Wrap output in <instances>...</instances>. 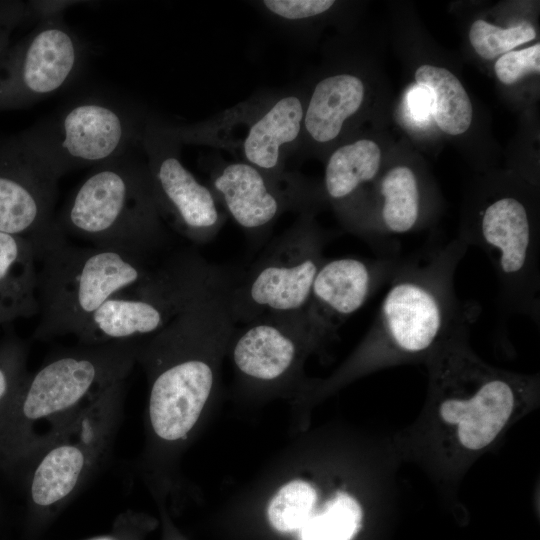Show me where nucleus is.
Wrapping results in <instances>:
<instances>
[{"instance_id": "obj_18", "label": "nucleus", "mask_w": 540, "mask_h": 540, "mask_svg": "<svg viewBox=\"0 0 540 540\" xmlns=\"http://www.w3.org/2000/svg\"><path fill=\"white\" fill-rule=\"evenodd\" d=\"M398 262L391 256L324 260L303 311L313 351L333 340L339 328L389 282Z\"/></svg>"}, {"instance_id": "obj_3", "label": "nucleus", "mask_w": 540, "mask_h": 540, "mask_svg": "<svg viewBox=\"0 0 540 540\" xmlns=\"http://www.w3.org/2000/svg\"><path fill=\"white\" fill-rule=\"evenodd\" d=\"M234 275L226 269L162 330L140 339L137 362L149 382V433L161 448L190 436L213 395L236 326L230 308Z\"/></svg>"}, {"instance_id": "obj_20", "label": "nucleus", "mask_w": 540, "mask_h": 540, "mask_svg": "<svg viewBox=\"0 0 540 540\" xmlns=\"http://www.w3.org/2000/svg\"><path fill=\"white\" fill-rule=\"evenodd\" d=\"M380 165L378 144L366 138L337 147L327 159L324 191L351 232L361 204L362 189L376 178Z\"/></svg>"}, {"instance_id": "obj_25", "label": "nucleus", "mask_w": 540, "mask_h": 540, "mask_svg": "<svg viewBox=\"0 0 540 540\" xmlns=\"http://www.w3.org/2000/svg\"><path fill=\"white\" fill-rule=\"evenodd\" d=\"M28 348L15 334L0 341V438L15 400L26 381Z\"/></svg>"}, {"instance_id": "obj_21", "label": "nucleus", "mask_w": 540, "mask_h": 540, "mask_svg": "<svg viewBox=\"0 0 540 540\" xmlns=\"http://www.w3.org/2000/svg\"><path fill=\"white\" fill-rule=\"evenodd\" d=\"M36 261L30 241L0 232V324L39 313Z\"/></svg>"}, {"instance_id": "obj_30", "label": "nucleus", "mask_w": 540, "mask_h": 540, "mask_svg": "<svg viewBox=\"0 0 540 540\" xmlns=\"http://www.w3.org/2000/svg\"><path fill=\"white\" fill-rule=\"evenodd\" d=\"M28 8L30 18L37 17L39 20L60 16V13L78 1H29Z\"/></svg>"}, {"instance_id": "obj_17", "label": "nucleus", "mask_w": 540, "mask_h": 540, "mask_svg": "<svg viewBox=\"0 0 540 540\" xmlns=\"http://www.w3.org/2000/svg\"><path fill=\"white\" fill-rule=\"evenodd\" d=\"M227 352L237 373L250 384H288L313 352L304 313L269 314L236 324Z\"/></svg>"}, {"instance_id": "obj_31", "label": "nucleus", "mask_w": 540, "mask_h": 540, "mask_svg": "<svg viewBox=\"0 0 540 540\" xmlns=\"http://www.w3.org/2000/svg\"><path fill=\"white\" fill-rule=\"evenodd\" d=\"M428 94L422 89H416L411 93V111L417 118H423L426 116V111L428 108Z\"/></svg>"}, {"instance_id": "obj_27", "label": "nucleus", "mask_w": 540, "mask_h": 540, "mask_svg": "<svg viewBox=\"0 0 540 540\" xmlns=\"http://www.w3.org/2000/svg\"><path fill=\"white\" fill-rule=\"evenodd\" d=\"M540 71V44L503 54L495 63L497 78L511 85L529 73Z\"/></svg>"}, {"instance_id": "obj_28", "label": "nucleus", "mask_w": 540, "mask_h": 540, "mask_svg": "<svg viewBox=\"0 0 540 540\" xmlns=\"http://www.w3.org/2000/svg\"><path fill=\"white\" fill-rule=\"evenodd\" d=\"M154 527L152 518L134 510L119 513L109 531L83 540H144Z\"/></svg>"}, {"instance_id": "obj_7", "label": "nucleus", "mask_w": 540, "mask_h": 540, "mask_svg": "<svg viewBox=\"0 0 540 540\" xmlns=\"http://www.w3.org/2000/svg\"><path fill=\"white\" fill-rule=\"evenodd\" d=\"M37 340L76 335L110 297L133 289L157 273L161 262L104 249L64 243L41 261Z\"/></svg>"}, {"instance_id": "obj_22", "label": "nucleus", "mask_w": 540, "mask_h": 540, "mask_svg": "<svg viewBox=\"0 0 540 540\" xmlns=\"http://www.w3.org/2000/svg\"><path fill=\"white\" fill-rule=\"evenodd\" d=\"M380 202L359 236L404 234L418 228L423 220V195L415 172L405 165L391 168L377 187Z\"/></svg>"}, {"instance_id": "obj_24", "label": "nucleus", "mask_w": 540, "mask_h": 540, "mask_svg": "<svg viewBox=\"0 0 540 540\" xmlns=\"http://www.w3.org/2000/svg\"><path fill=\"white\" fill-rule=\"evenodd\" d=\"M318 499L319 485L303 479L289 481L271 498L268 520L278 532H297L313 513Z\"/></svg>"}, {"instance_id": "obj_11", "label": "nucleus", "mask_w": 540, "mask_h": 540, "mask_svg": "<svg viewBox=\"0 0 540 540\" xmlns=\"http://www.w3.org/2000/svg\"><path fill=\"white\" fill-rule=\"evenodd\" d=\"M328 236L304 212L274 238L247 271L235 273L230 308L236 324L269 314L304 311Z\"/></svg>"}, {"instance_id": "obj_19", "label": "nucleus", "mask_w": 540, "mask_h": 540, "mask_svg": "<svg viewBox=\"0 0 540 540\" xmlns=\"http://www.w3.org/2000/svg\"><path fill=\"white\" fill-rule=\"evenodd\" d=\"M365 85L352 73H335L321 78L306 95L301 153L338 139L346 123L361 109Z\"/></svg>"}, {"instance_id": "obj_5", "label": "nucleus", "mask_w": 540, "mask_h": 540, "mask_svg": "<svg viewBox=\"0 0 540 540\" xmlns=\"http://www.w3.org/2000/svg\"><path fill=\"white\" fill-rule=\"evenodd\" d=\"M140 148L94 167L82 181L56 216L66 237L150 260L166 247L169 233Z\"/></svg>"}, {"instance_id": "obj_13", "label": "nucleus", "mask_w": 540, "mask_h": 540, "mask_svg": "<svg viewBox=\"0 0 540 540\" xmlns=\"http://www.w3.org/2000/svg\"><path fill=\"white\" fill-rule=\"evenodd\" d=\"M181 146L166 123L148 118L141 147L160 215L166 226L193 245H205L228 216L211 187L184 165Z\"/></svg>"}, {"instance_id": "obj_6", "label": "nucleus", "mask_w": 540, "mask_h": 540, "mask_svg": "<svg viewBox=\"0 0 540 540\" xmlns=\"http://www.w3.org/2000/svg\"><path fill=\"white\" fill-rule=\"evenodd\" d=\"M125 381L53 430L17 469L34 533L48 529L108 457L122 420Z\"/></svg>"}, {"instance_id": "obj_29", "label": "nucleus", "mask_w": 540, "mask_h": 540, "mask_svg": "<svg viewBox=\"0 0 540 540\" xmlns=\"http://www.w3.org/2000/svg\"><path fill=\"white\" fill-rule=\"evenodd\" d=\"M30 19L28 3L18 0H0V60L12 45L15 31Z\"/></svg>"}, {"instance_id": "obj_2", "label": "nucleus", "mask_w": 540, "mask_h": 540, "mask_svg": "<svg viewBox=\"0 0 540 540\" xmlns=\"http://www.w3.org/2000/svg\"><path fill=\"white\" fill-rule=\"evenodd\" d=\"M468 246L460 238L399 260L367 334L328 378L309 383L316 399L363 376L425 362L452 337L470 330L478 309L456 294L455 273Z\"/></svg>"}, {"instance_id": "obj_4", "label": "nucleus", "mask_w": 540, "mask_h": 540, "mask_svg": "<svg viewBox=\"0 0 540 540\" xmlns=\"http://www.w3.org/2000/svg\"><path fill=\"white\" fill-rule=\"evenodd\" d=\"M139 342L78 343L29 373L0 438V467L16 471L53 430L126 380Z\"/></svg>"}, {"instance_id": "obj_9", "label": "nucleus", "mask_w": 540, "mask_h": 540, "mask_svg": "<svg viewBox=\"0 0 540 540\" xmlns=\"http://www.w3.org/2000/svg\"><path fill=\"white\" fill-rule=\"evenodd\" d=\"M148 116L101 97L78 99L21 136L56 178L97 167L141 146Z\"/></svg>"}, {"instance_id": "obj_1", "label": "nucleus", "mask_w": 540, "mask_h": 540, "mask_svg": "<svg viewBox=\"0 0 540 540\" xmlns=\"http://www.w3.org/2000/svg\"><path fill=\"white\" fill-rule=\"evenodd\" d=\"M464 330L426 362L422 410L390 438L401 463L417 466L438 494L458 496L461 482L509 430L540 405V376L493 366L469 345Z\"/></svg>"}, {"instance_id": "obj_12", "label": "nucleus", "mask_w": 540, "mask_h": 540, "mask_svg": "<svg viewBox=\"0 0 540 540\" xmlns=\"http://www.w3.org/2000/svg\"><path fill=\"white\" fill-rule=\"evenodd\" d=\"M459 238L489 257L505 309L539 323L540 244L527 206L513 195L497 197L480 211L477 227Z\"/></svg>"}, {"instance_id": "obj_14", "label": "nucleus", "mask_w": 540, "mask_h": 540, "mask_svg": "<svg viewBox=\"0 0 540 540\" xmlns=\"http://www.w3.org/2000/svg\"><path fill=\"white\" fill-rule=\"evenodd\" d=\"M57 183L20 133L0 139V232L30 241L37 261L68 241L54 214Z\"/></svg>"}, {"instance_id": "obj_23", "label": "nucleus", "mask_w": 540, "mask_h": 540, "mask_svg": "<svg viewBox=\"0 0 540 540\" xmlns=\"http://www.w3.org/2000/svg\"><path fill=\"white\" fill-rule=\"evenodd\" d=\"M419 86L430 91L433 117L439 128L449 135H460L472 121V104L459 79L449 70L422 65L415 72Z\"/></svg>"}, {"instance_id": "obj_16", "label": "nucleus", "mask_w": 540, "mask_h": 540, "mask_svg": "<svg viewBox=\"0 0 540 540\" xmlns=\"http://www.w3.org/2000/svg\"><path fill=\"white\" fill-rule=\"evenodd\" d=\"M201 165L227 216L254 245L267 240L284 213L313 212V195L279 184L245 162L210 155Z\"/></svg>"}, {"instance_id": "obj_26", "label": "nucleus", "mask_w": 540, "mask_h": 540, "mask_svg": "<svg viewBox=\"0 0 540 540\" xmlns=\"http://www.w3.org/2000/svg\"><path fill=\"white\" fill-rule=\"evenodd\" d=\"M536 37L534 27L522 22L508 28H500L484 20H476L469 31V40L476 53L487 60L505 54Z\"/></svg>"}, {"instance_id": "obj_15", "label": "nucleus", "mask_w": 540, "mask_h": 540, "mask_svg": "<svg viewBox=\"0 0 540 540\" xmlns=\"http://www.w3.org/2000/svg\"><path fill=\"white\" fill-rule=\"evenodd\" d=\"M84 45L61 16L40 20L0 60V112L29 107L71 83Z\"/></svg>"}, {"instance_id": "obj_10", "label": "nucleus", "mask_w": 540, "mask_h": 540, "mask_svg": "<svg viewBox=\"0 0 540 540\" xmlns=\"http://www.w3.org/2000/svg\"><path fill=\"white\" fill-rule=\"evenodd\" d=\"M225 270L207 262L194 249L172 253L151 280L103 303L75 335L78 343L105 344L152 336Z\"/></svg>"}, {"instance_id": "obj_8", "label": "nucleus", "mask_w": 540, "mask_h": 540, "mask_svg": "<svg viewBox=\"0 0 540 540\" xmlns=\"http://www.w3.org/2000/svg\"><path fill=\"white\" fill-rule=\"evenodd\" d=\"M306 95L296 86L262 92L206 122L166 126L181 144L224 149L279 184L312 195L287 169L300 150Z\"/></svg>"}]
</instances>
